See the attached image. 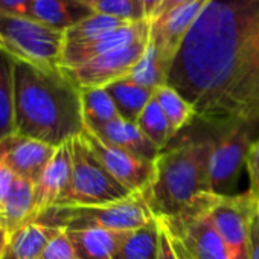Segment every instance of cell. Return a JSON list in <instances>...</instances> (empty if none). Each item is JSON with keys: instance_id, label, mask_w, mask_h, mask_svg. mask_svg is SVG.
<instances>
[{"instance_id": "obj_21", "label": "cell", "mask_w": 259, "mask_h": 259, "mask_svg": "<svg viewBox=\"0 0 259 259\" xmlns=\"http://www.w3.org/2000/svg\"><path fill=\"white\" fill-rule=\"evenodd\" d=\"M160 221L153 218L142 227L123 235L113 259H157Z\"/></svg>"}, {"instance_id": "obj_14", "label": "cell", "mask_w": 259, "mask_h": 259, "mask_svg": "<svg viewBox=\"0 0 259 259\" xmlns=\"http://www.w3.org/2000/svg\"><path fill=\"white\" fill-rule=\"evenodd\" d=\"M151 23L148 20L133 23L123 28H119L116 31L102 34L99 37L82 40L76 43H66L60 61V67L72 69L76 66H81L84 63H89L101 55H105L111 51H116L119 48L132 45L133 41L139 40L141 37L150 34Z\"/></svg>"}, {"instance_id": "obj_28", "label": "cell", "mask_w": 259, "mask_h": 259, "mask_svg": "<svg viewBox=\"0 0 259 259\" xmlns=\"http://www.w3.org/2000/svg\"><path fill=\"white\" fill-rule=\"evenodd\" d=\"M128 25H133V23L116 19V17H111V16H105V14H101V13H95L93 16H90L85 20L79 22L73 28L67 29L64 32V38H66V43H76V41L99 37L102 34L116 31V29L128 26Z\"/></svg>"}, {"instance_id": "obj_6", "label": "cell", "mask_w": 259, "mask_h": 259, "mask_svg": "<svg viewBox=\"0 0 259 259\" xmlns=\"http://www.w3.org/2000/svg\"><path fill=\"white\" fill-rule=\"evenodd\" d=\"M66 45L64 32L25 16L0 14V48L14 60L58 67Z\"/></svg>"}, {"instance_id": "obj_12", "label": "cell", "mask_w": 259, "mask_h": 259, "mask_svg": "<svg viewBox=\"0 0 259 259\" xmlns=\"http://www.w3.org/2000/svg\"><path fill=\"white\" fill-rule=\"evenodd\" d=\"M210 2L212 0H191L162 19L150 22V41L169 70L188 32Z\"/></svg>"}, {"instance_id": "obj_29", "label": "cell", "mask_w": 259, "mask_h": 259, "mask_svg": "<svg viewBox=\"0 0 259 259\" xmlns=\"http://www.w3.org/2000/svg\"><path fill=\"white\" fill-rule=\"evenodd\" d=\"M95 11L130 23L147 20L142 0H101Z\"/></svg>"}, {"instance_id": "obj_9", "label": "cell", "mask_w": 259, "mask_h": 259, "mask_svg": "<svg viewBox=\"0 0 259 259\" xmlns=\"http://www.w3.org/2000/svg\"><path fill=\"white\" fill-rule=\"evenodd\" d=\"M150 41V34L141 37L132 45L111 51L81 66L64 69V73L79 89H105L113 82L126 79L138 63L142 60Z\"/></svg>"}, {"instance_id": "obj_27", "label": "cell", "mask_w": 259, "mask_h": 259, "mask_svg": "<svg viewBox=\"0 0 259 259\" xmlns=\"http://www.w3.org/2000/svg\"><path fill=\"white\" fill-rule=\"evenodd\" d=\"M168 75H169V67L160 60L151 41H148L142 60L138 63V66L135 67L132 75L128 76V79H132L139 85L156 90L160 85L166 84Z\"/></svg>"}, {"instance_id": "obj_18", "label": "cell", "mask_w": 259, "mask_h": 259, "mask_svg": "<svg viewBox=\"0 0 259 259\" xmlns=\"http://www.w3.org/2000/svg\"><path fill=\"white\" fill-rule=\"evenodd\" d=\"M37 220L35 185L14 177L13 185L0 207V224L13 235L23 226Z\"/></svg>"}, {"instance_id": "obj_7", "label": "cell", "mask_w": 259, "mask_h": 259, "mask_svg": "<svg viewBox=\"0 0 259 259\" xmlns=\"http://www.w3.org/2000/svg\"><path fill=\"white\" fill-rule=\"evenodd\" d=\"M259 197L250 189L236 195H215L207 212L224 241L230 259H250V224Z\"/></svg>"}, {"instance_id": "obj_10", "label": "cell", "mask_w": 259, "mask_h": 259, "mask_svg": "<svg viewBox=\"0 0 259 259\" xmlns=\"http://www.w3.org/2000/svg\"><path fill=\"white\" fill-rule=\"evenodd\" d=\"M215 195L180 217L160 220L169 233L185 245L192 259H230L227 247L207 212Z\"/></svg>"}, {"instance_id": "obj_36", "label": "cell", "mask_w": 259, "mask_h": 259, "mask_svg": "<svg viewBox=\"0 0 259 259\" xmlns=\"http://www.w3.org/2000/svg\"><path fill=\"white\" fill-rule=\"evenodd\" d=\"M188 2H191V0H163V4L157 8L156 14L153 16V19H151L150 22H154V20L162 19L163 16L169 14L172 10H176V8H179V7H182V5H185V4H188Z\"/></svg>"}, {"instance_id": "obj_40", "label": "cell", "mask_w": 259, "mask_h": 259, "mask_svg": "<svg viewBox=\"0 0 259 259\" xmlns=\"http://www.w3.org/2000/svg\"><path fill=\"white\" fill-rule=\"evenodd\" d=\"M79 2H82L84 5H87V7H90V8H96L98 5H99V2L101 0H79Z\"/></svg>"}, {"instance_id": "obj_20", "label": "cell", "mask_w": 259, "mask_h": 259, "mask_svg": "<svg viewBox=\"0 0 259 259\" xmlns=\"http://www.w3.org/2000/svg\"><path fill=\"white\" fill-rule=\"evenodd\" d=\"M58 230L60 229L37 221L23 226L11 235L4 259H40L48 242L58 233Z\"/></svg>"}, {"instance_id": "obj_2", "label": "cell", "mask_w": 259, "mask_h": 259, "mask_svg": "<svg viewBox=\"0 0 259 259\" xmlns=\"http://www.w3.org/2000/svg\"><path fill=\"white\" fill-rule=\"evenodd\" d=\"M16 133L55 148L84 132L81 90L58 67L14 60Z\"/></svg>"}, {"instance_id": "obj_23", "label": "cell", "mask_w": 259, "mask_h": 259, "mask_svg": "<svg viewBox=\"0 0 259 259\" xmlns=\"http://www.w3.org/2000/svg\"><path fill=\"white\" fill-rule=\"evenodd\" d=\"M14 58L0 48V141L16 133Z\"/></svg>"}, {"instance_id": "obj_11", "label": "cell", "mask_w": 259, "mask_h": 259, "mask_svg": "<svg viewBox=\"0 0 259 259\" xmlns=\"http://www.w3.org/2000/svg\"><path fill=\"white\" fill-rule=\"evenodd\" d=\"M81 135L96 159L120 185H123L133 194L145 195L150 191L156 174L154 162L135 157L122 150L105 145L85 126Z\"/></svg>"}, {"instance_id": "obj_31", "label": "cell", "mask_w": 259, "mask_h": 259, "mask_svg": "<svg viewBox=\"0 0 259 259\" xmlns=\"http://www.w3.org/2000/svg\"><path fill=\"white\" fill-rule=\"evenodd\" d=\"M245 165H247L248 177H250V191L256 197H259V139L250 148Z\"/></svg>"}, {"instance_id": "obj_3", "label": "cell", "mask_w": 259, "mask_h": 259, "mask_svg": "<svg viewBox=\"0 0 259 259\" xmlns=\"http://www.w3.org/2000/svg\"><path fill=\"white\" fill-rule=\"evenodd\" d=\"M213 148L212 132L207 136H188L160 151L154 162L153 185L144 195L156 218L172 220L213 195L210 185Z\"/></svg>"}, {"instance_id": "obj_32", "label": "cell", "mask_w": 259, "mask_h": 259, "mask_svg": "<svg viewBox=\"0 0 259 259\" xmlns=\"http://www.w3.org/2000/svg\"><path fill=\"white\" fill-rule=\"evenodd\" d=\"M160 221V220H159ZM157 259H179L176 248L172 245L171 233L166 226L160 221V236H159V254Z\"/></svg>"}, {"instance_id": "obj_39", "label": "cell", "mask_w": 259, "mask_h": 259, "mask_svg": "<svg viewBox=\"0 0 259 259\" xmlns=\"http://www.w3.org/2000/svg\"><path fill=\"white\" fill-rule=\"evenodd\" d=\"M171 239H172V245H174V248H176V253H177V257H179V259H192L191 254L188 253V250L185 248V245H183L177 238H174V236L171 235Z\"/></svg>"}, {"instance_id": "obj_38", "label": "cell", "mask_w": 259, "mask_h": 259, "mask_svg": "<svg viewBox=\"0 0 259 259\" xmlns=\"http://www.w3.org/2000/svg\"><path fill=\"white\" fill-rule=\"evenodd\" d=\"M10 241H11V233L8 232V229H5L0 224V259H4L5 251L10 245Z\"/></svg>"}, {"instance_id": "obj_34", "label": "cell", "mask_w": 259, "mask_h": 259, "mask_svg": "<svg viewBox=\"0 0 259 259\" xmlns=\"http://www.w3.org/2000/svg\"><path fill=\"white\" fill-rule=\"evenodd\" d=\"M250 259H259V207L250 224Z\"/></svg>"}, {"instance_id": "obj_30", "label": "cell", "mask_w": 259, "mask_h": 259, "mask_svg": "<svg viewBox=\"0 0 259 259\" xmlns=\"http://www.w3.org/2000/svg\"><path fill=\"white\" fill-rule=\"evenodd\" d=\"M40 259H79L76 250L64 229H60L58 233L48 242Z\"/></svg>"}, {"instance_id": "obj_13", "label": "cell", "mask_w": 259, "mask_h": 259, "mask_svg": "<svg viewBox=\"0 0 259 259\" xmlns=\"http://www.w3.org/2000/svg\"><path fill=\"white\" fill-rule=\"evenodd\" d=\"M55 151L41 141L13 133L0 141V163L14 177L37 185Z\"/></svg>"}, {"instance_id": "obj_15", "label": "cell", "mask_w": 259, "mask_h": 259, "mask_svg": "<svg viewBox=\"0 0 259 259\" xmlns=\"http://www.w3.org/2000/svg\"><path fill=\"white\" fill-rule=\"evenodd\" d=\"M72 180V147L70 141L58 147L41 179L35 185L37 218L48 209L58 206L69 191Z\"/></svg>"}, {"instance_id": "obj_8", "label": "cell", "mask_w": 259, "mask_h": 259, "mask_svg": "<svg viewBox=\"0 0 259 259\" xmlns=\"http://www.w3.org/2000/svg\"><path fill=\"white\" fill-rule=\"evenodd\" d=\"M259 125L235 123L215 133V148L210 157V185L217 195H232L242 165L247 162L250 148L257 141Z\"/></svg>"}, {"instance_id": "obj_26", "label": "cell", "mask_w": 259, "mask_h": 259, "mask_svg": "<svg viewBox=\"0 0 259 259\" xmlns=\"http://www.w3.org/2000/svg\"><path fill=\"white\" fill-rule=\"evenodd\" d=\"M154 98L163 110L165 116L168 117L176 136L180 130H183L195 119V111L192 105L171 85L163 84L159 89H156Z\"/></svg>"}, {"instance_id": "obj_22", "label": "cell", "mask_w": 259, "mask_h": 259, "mask_svg": "<svg viewBox=\"0 0 259 259\" xmlns=\"http://www.w3.org/2000/svg\"><path fill=\"white\" fill-rule=\"evenodd\" d=\"M105 89L110 93L111 99L114 101L119 116L133 123H136L138 117L148 105V102L154 98L156 92L153 89L139 85L128 78L113 82Z\"/></svg>"}, {"instance_id": "obj_16", "label": "cell", "mask_w": 259, "mask_h": 259, "mask_svg": "<svg viewBox=\"0 0 259 259\" xmlns=\"http://www.w3.org/2000/svg\"><path fill=\"white\" fill-rule=\"evenodd\" d=\"M89 130L105 145L122 150L135 157L148 162H156L160 154V150L141 132L136 123L128 122L122 117Z\"/></svg>"}, {"instance_id": "obj_33", "label": "cell", "mask_w": 259, "mask_h": 259, "mask_svg": "<svg viewBox=\"0 0 259 259\" xmlns=\"http://www.w3.org/2000/svg\"><path fill=\"white\" fill-rule=\"evenodd\" d=\"M32 0H0V14L28 16V8Z\"/></svg>"}, {"instance_id": "obj_37", "label": "cell", "mask_w": 259, "mask_h": 259, "mask_svg": "<svg viewBox=\"0 0 259 259\" xmlns=\"http://www.w3.org/2000/svg\"><path fill=\"white\" fill-rule=\"evenodd\" d=\"M144 4V11H145V19L150 22L153 16L156 14L157 8L163 4V0H142Z\"/></svg>"}, {"instance_id": "obj_1", "label": "cell", "mask_w": 259, "mask_h": 259, "mask_svg": "<svg viewBox=\"0 0 259 259\" xmlns=\"http://www.w3.org/2000/svg\"><path fill=\"white\" fill-rule=\"evenodd\" d=\"M166 84L213 132L259 125V0H212L188 32Z\"/></svg>"}, {"instance_id": "obj_25", "label": "cell", "mask_w": 259, "mask_h": 259, "mask_svg": "<svg viewBox=\"0 0 259 259\" xmlns=\"http://www.w3.org/2000/svg\"><path fill=\"white\" fill-rule=\"evenodd\" d=\"M136 125L160 151L165 150L176 138V133L172 132V128L169 125V120L165 116L156 98H153L148 102V105L144 108V111L136 120Z\"/></svg>"}, {"instance_id": "obj_35", "label": "cell", "mask_w": 259, "mask_h": 259, "mask_svg": "<svg viewBox=\"0 0 259 259\" xmlns=\"http://www.w3.org/2000/svg\"><path fill=\"white\" fill-rule=\"evenodd\" d=\"M13 180H14V176L0 163V207H2V203L13 185Z\"/></svg>"}, {"instance_id": "obj_19", "label": "cell", "mask_w": 259, "mask_h": 259, "mask_svg": "<svg viewBox=\"0 0 259 259\" xmlns=\"http://www.w3.org/2000/svg\"><path fill=\"white\" fill-rule=\"evenodd\" d=\"M79 259H113L126 232L107 229L66 230Z\"/></svg>"}, {"instance_id": "obj_17", "label": "cell", "mask_w": 259, "mask_h": 259, "mask_svg": "<svg viewBox=\"0 0 259 259\" xmlns=\"http://www.w3.org/2000/svg\"><path fill=\"white\" fill-rule=\"evenodd\" d=\"M95 13L79 0H32L26 17L51 29L66 32Z\"/></svg>"}, {"instance_id": "obj_4", "label": "cell", "mask_w": 259, "mask_h": 259, "mask_svg": "<svg viewBox=\"0 0 259 259\" xmlns=\"http://www.w3.org/2000/svg\"><path fill=\"white\" fill-rule=\"evenodd\" d=\"M154 218L142 194L102 206H55L40 213L37 223L64 229H107L114 232L136 230Z\"/></svg>"}, {"instance_id": "obj_5", "label": "cell", "mask_w": 259, "mask_h": 259, "mask_svg": "<svg viewBox=\"0 0 259 259\" xmlns=\"http://www.w3.org/2000/svg\"><path fill=\"white\" fill-rule=\"evenodd\" d=\"M72 180L58 206H102L133 195L96 159L82 135L70 141ZM55 207V206H54Z\"/></svg>"}, {"instance_id": "obj_24", "label": "cell", "mask_w": 259, "mask_h": 259, "mask_svg": "<svg viewBox=\"0 0 259 259\" xmlns=\"http://www.w3.org/2000/svg\"><path fill=\"white\" fill-rule=\"evenodd\" d=\"M81 105L84 125L87 128H95L120 117L107 89L81 90Z\"/></svg>"}]
</instances>
